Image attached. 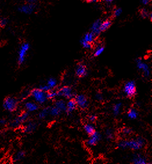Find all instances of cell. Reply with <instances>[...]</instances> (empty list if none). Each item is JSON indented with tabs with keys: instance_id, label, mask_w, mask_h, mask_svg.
Segmentation results:
<instances>
[{
	"instance_id": "1",
	"label": "cell",
	"mask_w": 152,
	"mask_h": 164,
	"mask_svg": "<svg viewBox=\"0 0 152 164\" xmlns=\"http://www.w3.org/2000/svg\"><path fill=\"white\" fill-rule=\"evenodd\" d=\"M146 140L144 138L138 136L130 139H123L119 142L117 147L122 150L129 149L133 151H139L145 147Z\"/></svg>"
},
{
	"instance_id": "2",
	"label": "cell",
	"mask_w": 152,
	"mask_h": 164,
	"mask_svg": "<svg viewBox=\"0 0 152 164\" xmlns=\"http://www.w3.org/2000/svg\"><path fill=\"white\" fill-rule=\"evenodd\" d=\"M31 98L38 104H43L47 100L46 92L40 88H35L30 92Z\"/></svg>"
},
{
	"instance_id": "3",
	"label": "cell",
	"mask_w": 152,
	"mask_h": 164,
	"mask_svg": "<svg viewBox=\"0 0 152 164\" xmlns=\"http://www.w3.org/2000/svg\"><path fill=\"white\" fill-rule=\"evenodd\" d=\"M3 107L5 110L9 112H14L17 109L18 101L14 97H7L4 101Z\"/></svg>"
},
{
	"instance_id": "4",
	"label": "cell",
	"mask_w": 152,
	"mask_h": 164,
	"mask_svg": "<svg viewBox=\"0 0 152 164\" xmlns=\"http://www.w3.org/2000/svg\"><path fill=\"white\" fill-rule=\"evenodd\" d=\"M124 94L128 98L134 97L137 94V86L134 81H129L126 82L123 88Z\"/></svg>"
},
{
	"instance_id": "5",
	"label": "cell",
	"mask_w": 152,
	"mask_h": 164,
	"mask_svg": "<svg viewBox=\"0 0 152 164\" xmlns=\"http://www.w3.org/2000/svg\"><path fill=\"white\" fill-rule=\"evenodd\" d=\"M136 66L137 68L142 73L144 77H149L150 76L151 68L149 65L146 62H145L142 59H137L136 60Z\"/></svg>"
},
{
	"instance_id": "6",
	"label": "cell",
	"mask_w": 152,
	"mask_h": 164,
	"mask_svg": "<svg viewBox=\"0 0 152 164\" xmlns=\"http://www.w3.org/2000/svg\"><path fill=\"white\" fill-rule=\"evenodd\" d=\"M29 48H30V45L28 43L25 42L21 45L19 50L18 59H17L18 63L19 65H22L25 62L26 56Z\"/></svg>"
},
{
	"instance_id": "7",
	"label": "cell",
	"mask_w": 152,
	"mask_h": 164,
	"mask_svg": "<svg viewBox=\"0 0 152 164\" xmlns=\"http://www.w3.org/2000/svg\"><path fill=\"white\" fill-rule=\"evenodd\" d=\"M29 118V113L25 111L22 113L15 118L11 122V126L14 128L19 127L22 124L26 122Z\"/></svg>"
},
{
	"instance_id": "8",
	"label": "cell",
	"mask_w": 152,
	"mask_h": 164,
	"mask_svg": "<svg viewBox=\"0 0 152 164\" xmlns=\"http://www.w3.org/2000/svg\"><path fill=\"white\" fill-rule=\"evenodd\" d=\"M58 96L70 99L73 98L74 92L73 89L69 86H63L57 91Z\"/></svg>"
},
{
	"instance_id": "9",
	"label": "cell",
	"mask_w": 152,
	"mask_h": 164,
	"mask_svg": "<svg viewBox=\"0 0 152 164\" xmlns=\"http://www.w3.org/2000/svg\"><path fill=\"white\" fill-rule=\"evenodd\" d=\"M75 100L77 106L82 110L86 109L88 107V101L86 96L84 95L80 94L75 96Z\"/></svg>"
},
{
	"instance_id": "10",
	"label": "cell",
	"mask_w": 152,
	"mask_h": 164,
	"mask_svg": "<svg viewBox=\"0 0 152 164\" xmlns=\"http://www.w3.org/2000/svg\"><path fill=\"white\" fill-rule=\"evenodd\" d=\"M102 135L98 131H95L91 135L87 141V145L88 146L93 147L96 146L101 140Z\"/></svg>"
},
{
	"instance_id": "11",
	"label": "cell",
	"mask_w": 152,
	"mask_h": 164,
	"mask_svg": "<svg viewBox=\"0 0 152 164\" xmlns=\"http://www.w3.org/2000/svg\"><path fill=\"white\" fill-rule=\"evenodd\" d=\"M148 162V159L145 155L137 153L133 155L131 164H146Z\"/></svg>"
},
{
	"instance_id": "12",
	"label": "cell",
	"mask_w": 152,
	"mask_h": 164,
	"mask_svg": "<svg viewBox=\"0 0 152 164\" xmlns=\"http://www.w3.org/2000/svg\"><path fill=\"white\" fill-rule=\"evenodd\" d=\"M76 76L80 78H83L86 76L87 74V69L86 66L83 63L78 64L76 67Z\"/></svg>"
},
{
	"instance_id": "13",
	"label": "cell",
	"mask_w": 152,
	"mask_h": 164,
	"mask_svg": "<svg viewBox=\"0 0 152 164\" xmlns=\"http://www.w3.org/2000/svg\"><path fill=\"white\" fill-rule=\"evenodd\" d=\"M77 107V106L75 99L73 98L70 99L66 103L65 111L67 114H71L75 111Z\"/></svg>"
},
{
	"instance_id": "14",
	"label": "cell",
	"mask_w": 152,
	"mask_h": 164,
	"mask_svg": "<svg viewBox=\"0 0 152 164\" xmlns=\"http://www.w3.org/2000/svg\"><path fill=\"white\" fill-rule=\"evenodd\" d=\"M25 108L27 112L33 113L38 110V104L35 101H27L25 104Z\"/></svg>"
},
{
	"instance_id": "15",
	"label": "cell",
	"mask_w": 152,
	"mask_h": 164,
	"mask_svg": "<svg viewBox=\"0 0 152 164\" xmlns=\"http://www.w3.org/2000/svg\"><path fill=\"white\" fill-rule=\"evenodd\" d=\"M37 127V125L35 122L29 121L24 127L23 131L26 133H31L36 129Z\"/></svg>"
},
{
	"instance_id": "16",
	"label": "cell",
	"mask_w": 152,
	"mask_h": 164,
	"mask_svg": "<svg viewBox=\"0 0 152 164\" xmlns=\"http://www.w3.org/2000/svg\"><path fill=\"white\" fill-rule=\"evenodd\" d=\"M102 21L99 19L96 20L92 25L91 28V32L93 33L96 36H98V35H99L101 34V32H100V26L101 24Z\"/></svg>"
},
{
	"instance_id": "17",
	"label": "cell",
	"mask_w": 152,
	"mask_h": 164,
	"mask_svg": "<svg viewBox=\"0 0 152 164\" xmlns=\"http://www.w3.org/2000/svg\"><path fill=\"white\" fill-rule=\"evenodd\" d=\"M122 107V104L121 102H117L113 104L112 107V113L116 117L118 116L120 113Z\"/></svg>"
},
{
	"instance_id": "18",
	"label": "cell",
	"mask_w": 152,
	"mask_h": 164,
	"mask_svg": "<svg viewBox=\"0 0 152 164\" xmlns=\"http://www.w3.org/2000/svg\"><path fill=\"white\" fill-rule=\"evenodd\" d=\"M47 88L48 89L49 91L52 89H55V88L58 85V81L57 80L54 78H50L48 80L46 84Z\"/></svg>"
},
{
	"instance_id": "19",
	"label": "cell",
	"mask_w": 152,
	"mask_h": 164,
	"mask_svg": "<svg viewBox=\"0 0 152 164\" xmlns=\"http://www.w3.org/2000/svg\"><path fill=\"white\" fill-rule=\"evenodd\" d=\"M111 24H112V22L110 19H106L104 21H102L101 22V24L100 26L101 33L106 31L107 29H109L110 27V26H111Z\"/></svg>"
},
{
	"instance_id": "20",
	"label": "cell",
	"mask_w": 152,
	"mask_h": 164,
	"mask_svg": "<svg viewBox=\"0 0 152 164\" xmlns=\"http://www.w3.org/2000/svg\"><path fill=\"white\" fill-rule=\"evenodd\" d=\"M66 103L63 99H59L55 101L54 106L57 107L62 113L66 110Z\"/></svg>"
},
{
	"instance_id": "21",
	"label": "cell",
	"mask_w": 152,
	"mask_h": 164,
	"mask_svg": "<svg viewBox=\"0 0 152 164\" xmlns=\"http://www.w3.org/2000/svg\"><path fill=\"white\" fill-rule=\"evenodd\" d=\"M84 131L89 136L96 131L95 126L91 123H87L84 125Z\"/></svg>"
},
{
	"instance_id": "22",
	"label": "cell",
	"mask_w": 152,
	"mask_h": 164,
	"mask_svg": "<svg viewBox=\"0 0 152 164\" xmlns=\"http://www.w3.org/2000/svg\"><path fill=\"white\" fill-rule=\"evenodd\" d=\"M138 115H139L138 112L135 108L130 109L128 110V111H127V117L131 120H134V119H137L138 117Z\"/></svg>"
},
{
	"instance_id": "23",
	"label": "cell",
	"mask_w": 152,
	"mask_h": 164,
	"mask_svg": "<svg viewBox=\"0 0 152 164\" xmlns=\"http://www.w3.org/2000/svg\"><path fill=\"white\" fill-rule=\"evenodd\" d=\"M96 38V36L93 33H92L91 32L86 33L84 35V38L83 39L84 41H85L86 42H88L89 43L92 44L94 42V41L95 40Z\"/></svg>"
},
{
	"instance_id": "24",
	"label": "cell",
	"mask_w": 152,
	"mask_h": 164,
	"mask_svg": "<svg viewBox=\"0 0 152 164\" xmlns=\"http://www.w3.org/2000/svg\"><path fill=\"white\" fill-rule=\"evenodd\" d=\"M34 6L33 4H28V5H25L22 6V7H20L19 10L22 12L29 14H31L33 12V11L34 10Z\"/></svg>"
},
{
	"instance_id": "25",
	"label": "cell",
	"mask_w": 152,
	"mask_h": 164,
	"mask_svg": "<svg viewBox=\"0 0 152 164\" xmlns=\"http://www.w3.org/2000/svg\"><path fill=\"white\" fill-rule=\"evenodd\" d=\"M48 115H49V107H45L39 112L38 117L40 119H44Z\"/></svg>"
},
{
	"instance_id": "26",
	"label": "cell",
	"mask_w": 152,
	"mask_h": 164,
	"mask_svg": "<svg viewBox=\"0 0 152 164\" xmlns=\"http://www.w3.org/2000/svg\"><path fill=\"white\" fill-rule=\"evenodd\" d=\"M139 13L140 17L143 19L146 18H150V19H152V14L151 12H149V11L145 9V8H140L139 10Z\"/></svg>"
},
{
	"instance_id": "27",
	"label": "cell",
	"mask_w": 152,
	"mask_h": 164,
	"mask_svg": "<svg viewBox=\"0 0 152 164\" xmlns=\"http://www.w3.org/2000/svg\"><path fill=\"white\" fill-rule=\"evenodd\" d=\"M61 113L62 112L61 111L55 106H53L49 107V115L54 117H56L61 115Z\"/></svg>"
},
{
	"instance_id": "28",
	"label": "cell",
	"mask_w": 152,
	"mask_h": 164,
	"mask_svg": "<svg viewBox=\"0 0 152 164\" xmlns=\"http://www.w3.org/2000/svg\"><path fill=\"white\" fill-rule=\"evenodd\" d=\"M25 156H26L25 151L23 150H20L17 151L15 154L14 159L15 161H20L22 160L25 157Z\"/></svg>"
},
{
	"instance_id": "29",
	"label": "cell",
	"mask_w": 152,
	"mask_h": 164,
	"mask_svg": "<svg viewBox=\"0 0 152 164\" xmlns=\"http://www.w3.org/2000/svg\"><path fill=\"white\" fill-rule=\"evenodd\" d=\"M105 50V47L103 45H99L98 47H97L94 50L93 52V56L95 57H98L99 56H100L104 51Z\"/></svg>"
},
{
	"instance_id": "30",
	"label": "cell",
	"mask_w": 152,
	"mask_h": 164,
	"mask_svg": "<svg viewBox=\"0 0 152 164\" xmlns=\"http://www.w3.org/2000/svg\"><path fill=\"white\" fill-rule=\"evenodd\" d=\"M46 96L48 99H54L58 97V92L56 90L52 89L46 92Z\"/></svg>"
},
{
	"instance_id": "31",
	"label": "cell",
	"mask_w": 152,
	"mask_h": 164,
	"mask_svg": "<svg viewBox=\"0 0 152 164\" xmlns=\"http://www.w3.org/2000/svg\"><path fill=\"white\" fill-rule=\"evenodd\" d=\"M105 136L107 140H111L114 137V133L111 129H107L105 131Z\"/></svg>"
},
{
	"instance_id": "32",
	"label": "cell",
	"mask_w": 152,
	"mask_h": 164,
	"mask_svg": "<svg viewBox=\"0 0 152 164\" xmlns=\"http://www.w3.org/2000/svg\"><path fill=\"white\" fill-rule=\"evenodd\" d=\"M132 132V131L131 128H128V127H124L123 128H122L121 133L123 136H130Z\"/></svg>"
},
{
	"instance_id": "33",
	"label": "cell",
	"mask_w": 152,
	"mask_h": 164,
	"mask_svg": "<svg viewBox=\"0 0 152 164\" xmlns=\"http://www.w3.org/2000/svg\"><path fill=\"white\" fill-rule=\"evenodd\" d=\"M81 45L83 46V47L85 49H91L92 47V44L89 43L88 42H86L83 39H82L81 40Z\"/></svg>"
},
{
	"instance_id": "34",
	"label": "cell",
	"mask_w": 152,
	"mask_h": 164,
	"mask_svg": "<svg viewBox=\"0 0 152 164\" xmlns=\"http://www.w3.org/2000/svg\"><path fill=\"white\" fill-rule=\"evenodd\" d=\"M122 10L121 8H115L114 9L113 11V14H112V17H117L120 15V14H122Z\"/></svg>"
},
{
	"instance_id": "35",
	"label": "cell",
	"mask_w": 152,
	"mask_h": 164,
	"mask_svg": "<svg viewBox=\"0 0 152 164\" xmlns=\"http://www.w3.org/2000/svg\"><path fill=\"white\" fill-rule=\"evenodd\" d=\"M88 119L92 123L96 121L97 117H96V115H95V114H91L88 117Z\"/></svg>"
},
{
	"instance_id": "36",
	"label": "cell",
	"mask_w": 152,
	"mask_h": 164,
	"mask_svg": "<svg viewBox=\"0 0 152 164\" xmlns=\"http://www.w3.org/2000/svg\"><path fill=\"white\" fill-rule=\"evenodd\" d=\"M7 24V20L5 18H2L0 19V26L1 27H4Z\"/></svg>"
},
{
	"instance_id": "37",
	"label": "cell",
	"mask_w": 152,
	"mask_h": 164,
	"mask_svg": "<svg viewBox=\"0 0 152 164\" xmlns=\"http://www.w3.org/2000/svg\"><path fill=\"white\" fill-rule=\"evenodd\" d=\"M95 98H96V99L98 101H102L104 99H103V95L100 94V93H98L96 96H95Z\"/></svg>"
},
{
	"instance_id": "38",
	"label": "cell",
	"mask_w": 152,
	"mask_h": 164,
	"mask_svg": "<svg viewBox=\"0 0 152 164\" xmlns=\"http://www.w3.org/2000/svg\"><path fill=\"white\" fill-rule=\"evenodd\" d=\"M7 123V121L4 119H0V126L4 125Z\"/></svg>"
},
{
	"instance_id": "39",
	"label": "cell",
	"mask_w": 152,
	"mask_h": 164,
	"mask_svg": "<svg viewBox=\"0 0 152 164\" xmlns=\"http://www.w3.org/2000/svg\"><path fill=\"white\" fill-rule=\"evenodd\" d=\"M142 1L143 4L148 5V4H149L151 2L152 0H142Z\"/></svg>"
},
{
	"instance_id": "40",
	"label": "cell",
	"mask_w": 152,
	"mask_h": 164,
	"mask_svg": "<svg viewBox=\"0 0 152 164\" xmlns=\"http://www.w3.org/2000/svg\"><path fill=\"white\" fill-rule=\"evenodd\" d=\"M84 1L88 3H90V2H99L101 0H84Z\"/></svg>"
},
{
	"instance_id": "41",
	"label": "cell",
	"mask_w": 152,
	"mask_h": 164,
	"mask_svg": "<svg viewBox=\"0 0 152 164\" xmlns=\"http://www.w3.org/2000/svg\"><path fill=\"white\" fill-rule=\"evenodd\" d=\"M113 1H114V0H105V1H106L107 2H112Z\"/></svg>"
},
{
	"instance_id": "42",
	"label": "cell",
	"mask_w": 152,
	"mask_h": 164,
	"mask_svg": "<svg viewBox=\"0 0 152 164\" xmlns=\"http://www.w3.org/2000/svg\"><path fill=\"white\" fill-rule=\"evenodd\" d=\"M36 0H29V1L30 2H34V1H35Z\"/></svg>"
},
{
	"instance_id": "43",
	"label": "cell",
	"mask_w": 152,
	"mask_h": 164,
	"mask_svg": "<svg viewBox=\"0 0 152 164\" xmlns=\"http://www.w3.org/2000/svg\"><path fill=\"white\" fill-rule=\"evenodd\" d=\"M146 164H152V163L151 162H148V163Z\"/></svg>"
}]
</instances>
